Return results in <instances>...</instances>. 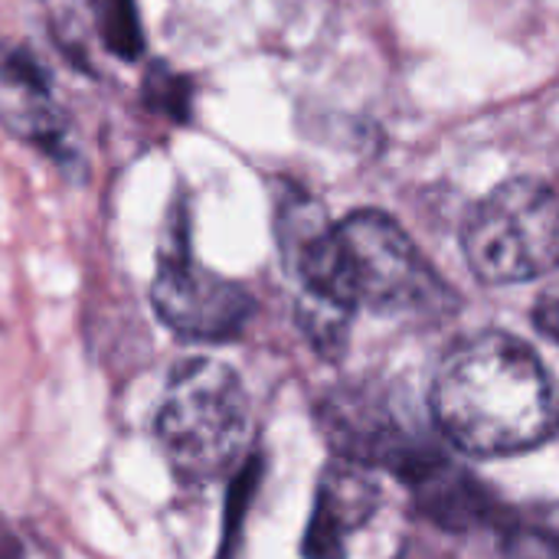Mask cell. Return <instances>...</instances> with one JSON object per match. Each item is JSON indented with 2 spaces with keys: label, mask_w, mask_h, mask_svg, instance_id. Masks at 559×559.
Instances as JSON below:
<instances>
[{
  "label": "cell",
  "mask_w": 559,
  "mask_h": 559,
  "mask_svg": "<svg viewBox=\"0 0 559 559\" xmlns=\"http://www.w3.org/2000/svg\"><path fill=\"white\" fill-rule=\"evenodd\" d=\"M151 305L177 337L197 344H226L239 337L255 314V301L239 282L193 259L187 229L174 233L157 259Z\"/></svg>",
  "instance_id": "obj_5"
},
{
  "label": "cell",
  "mask_w": 559,
  "mask_h": 559,
  "mask_svg": "<svg viewBox=\"0 0 559 559\" xmlns=\"http://www.w3.org/2000/svg\"><path fill=\"white\" fill-rule=\"evenodd\" d=\"M278 242L305 292L350 314L367 308L445 318L459 308L442 275L380 210H357L331 223L314 200L295 193L278 206Z\"/></svg>",
  "instance_id": "obj_1"
},
{
  "label": "cell",
  "mask_w": 559,
  "mask_h": 559,
  "mask_svg": "<svg viewBox=\"0 0 559 559\" xmlns=\"http://www.w3.org/2000/svg\"><path fill=\"white\" fill-rule=\"evenodd\" d=\"M465 259L485 285H521L559 269V193L534 177L498 183L465 223Z\"/></svg>",
  "instance_id": "obj_4"
},
{
  "label": "cell",
  "mask_w": 559,
  "mask_h": 559,
  "mask_svg": "<svg viewBox=\"0 0 559 559\" xmlns=\"http://www.w3.org/2000/svg\"><path fill=\"white\" fill-rule=\"evenodd\" d=\"M154 429L180 478L206 481L229 472L242 459L252 429L242 380L210 357L177 364L164 386Z\"/></svg>",
  "instance_id": "obj_3"
},
{
  "label": "cell",
  "mask_w": 559,
  "mask_h": 559,
  "mask_svg": "<svg viewBox=\"0 0 559 559\" xmlns=\"http://www.w3.org/2000/svg\"><path fill=\"white\" fill-rule=\"evenodd\" d=\"M534 324L559 344V285L540 295V301L534 308Z\"/></svg>",
  "instance_id": "obj_10"
},
{
  "label": "cell",
  "mask_w": 559,
  "mask_h": 559,
  "mask_svg": "<svg viewBox=\"0 0 559 559\" xmlns=\"http://www.w3.org/2000/svg\"><path fill=\"white\" fill-rule=\"evenodd\" d=\"M92 20L105 39V46L118 56V59H134L144 46L141 26H138V13H134V0H88Z\"/></svg>",
  "instance_id": "obj_8"
},
{
  "label": "cell",
  "mask_w": 559,
  "mask_h": 559,
  "mask_svg": "<svg viewBox=\"0 0 559 559\" xmlns=\"http://www.w3.org/2000/svg\"><path fill=\"white\" fill-rule=\"evenodd\" d=\"M380 491L360 462L341 459L334 462L314 498V514L305 531V559H344L347 540L360 531L377 511Z\"/></svg>",
  "instance_id": "obj_6"
},
{
  "label": "cell",
  "mask_w": 559,
  "mask_h": 559,
  "mask_svg": "<svg viewBox=\"0 0 559 559\" xmlns=\"http://www.w3.org/2000/svg\"><path fill=\"white\" fill-rule=\"evenodd\" d=\"M0 121L23 141L59 154L66 141L62 118L56 111L46 72L26 52L3 56L0 62Z\"/></svg>",
  "instance_id": "obj_7"
},
{
  "label": "cell",
  "mask_w": 559,
  "mask_h": 559,
  "mask_svg": "<svg viewBox=\"0 0 559 559\" xmlns=\"http://www.w3.org/2000/svg\"><path fill=\"white\" fill-rule=\"evenodd\" d=\"M0 559H20V547L7 534H0Z\"/></svg>",
  "instance_id": "obj_11"
},
{
  "label": "cell",
  "mask_w": 559,
  "mask_h": 559,
  "mask_svg": "<svg viewBox=\"0 0 559 559\" xmlns=\"http://www.w3.org/2000/svg\"><path fill=\"white\" fill-rule=\"evenodd\" d=\"M442 436L472 455H514L559 432V393L540 357L518 337L488 331L462 341L432 383Z\"/></svg>",
  "instance_id": "obj_2"
},
{
  "label": "cell",
  "mask_w": 559,
  "mask_h": 559,
  "mask_svg": "<svg viewBox=\"0 0 559 559\" xmlns=\"http://www.w3.org/2000/svg\"><path fill=\"white\" fill-rule=\"evenodd\" d=\"M298 321H301L305 334L311 337V344H314L324 357H334V354L344 347L350 311L305 292V301H301V308H298Z\"/></svg>",
  "instance_id": "obj_9"
}]
</instances>
